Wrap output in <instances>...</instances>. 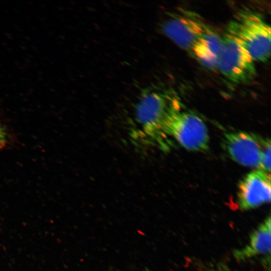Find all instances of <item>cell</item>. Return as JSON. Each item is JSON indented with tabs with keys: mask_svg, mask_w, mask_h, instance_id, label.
<instances>
[{
	"mask_svg": "<svg viewBox=\"0 0 271 271\" xmlns=\"http://www.w3.org/2000/svg\"><path fill=\"white\" fill-rule=\"evenodd\" d=\"M167 136L190 151H204L208 147L207 127L201 118L191 112L181 110L175 114L169 124Z\"/></svg>",
	"mask_w": 271,
	"mask_h": 271,
	"instance_id": "277c9868",
	"label": "cell"
},
{
	"mask_svg": "<svg viewBox=\"0 0 271 271\" xmlns=\"http://www.w3.org/2000/svg\"><path fill=\"white\" fill-rule=\"evenodd\" d=\"M270 217L268 216L251 234L248 243L234 251V257L243 260L259 254L270 253Z\"/></svg>",
	"mask_w": 271,
	"mask_h": 271,
	"instance_id": "ba28073f",
	"label": "cell"
},
{
	"mask_svg": "<svg viewBox=\"0 0 271 271\" xmlns=\"http://www.w3.org/2000/svg\"><path fill=\"white\" fill-rule=\"evenodd\" d=\"M270 173L257 169L240 182L237 194L238 204L243 210L256 208L270 200Z\"/></svg>",
	"mask_w": 271,
	"mask_h": 271,
	"instance_id": "52a82bcc",
	"label": "cell"
},
{
	"mask_svg": "<svg viewBox=\"0 0 271 271\" xmlns=\"http://www.w3.org/2000/svg\"><path fill=\"white\" fill-rule=\"evenodd\" d=\"M181 110L179 98L171 91L148 89L141 96L134 110L137 123L133 135L145 142L166 147L167 129L173 117Z\"/></svg>",
	"mask_w": 271,
	"mask_h": 271,
	"instance_id": "6da1fadb",
	"label": "cell"
},
{
	"mask_svg": "<svg viewBox=\"0 0 271 271\" xmlns=\"http://www.w3.org/2000/svg\"><path fill=\"white\" fill-rule=\"evenodd\" d=\"M7 141V137L6 132L0 122V150L6 146Z\"/></svg>",
	"mask_w": 271,
	"mask_h": 271,
	"instance_id": "30bf717a",
	"label": "cell"
},
{
	"mask_svg": "<svg viewBox=\"0 0 271 271\" xmlns=\"http://www.w3.org/2000/svg\"><path fill=\"white\" fill-rule=\"evenodd\" d=\"M222 49V39L210 28L196 42L191 52L205 66L217 68Z\"/></svg>",
	"mask_w": 271,
	"mask_h": 271,
	"instance_id": "9c48e42d",
	"label": "cell"
},
{
	"mask_svg": "<svg viewBox=\"0 0 271 271\" xmlns=\"http://www.w3.org/2000/svg\"><path fill=\"white\" fill-rule=\"evenodd\" d=\"M227 32L233 35L254 61L264 62L270 54V27L258 13L249 10L238 12Z\"/></svg>",
	"mask_w": 271,
	"mask_h": 271,
	"instance_id": "7a4b0ae2",
	"label": "cell"
},
{
	"mask_svg": "<svg viewBox=\"0 0 271 271\" xmlns=\"http://www.w3.org/2000/svg\"><path fill=\"white\" fill-rule=\"evenodd\" d=\"M217 68L228 80L238 84L253 79L256 71L254 61L239 42L226 31Z\"/></svg>",
	"mask_w": 271,
	"mask_h": 271,
	"instance_id": "3957f363",
	"label": "cell"
},
{
	"mask_svg": "<svg viewBox=\"0 0 271 271\" xmlns=\"http://www.w3.org/2000/svg\"><path fill=\"white\" fill-rule=\"evenodd\" d=\"M214 271H234L230 270L229 268H227L226 266L221 265H219Z\"/></svg>",
	"mask_w": 271,
	"mask_h": 271,
	"instance_id": "8fae6325",
	"label": "cell"
},
{
	"mask_svg": "<svg viewBox=\"0 0 271 271\" xmlns=\"http://www.w3.org/2000/svg\"><path fill=\"white\" fill-rule=\"evenodd\" d=\"M223 140L224 148L233 160L258 169L264 149L270 143L268 139L244 131L226 133Z\"/></svg>",
	"mask_w": 271,
	"mask_h": 271,
	"instance_id": "8992f818",
	"label": "cell"
},
{
	"mask_svg": "<svg viewBox=\"0 0 271 271\" xmlns=\"http://www.w3.org/2000/svg\"><path fill=\"white\" fill-rule=\"evenodd\" d=\"M209 28L197 14L189 11L173 14L162 26L163 33L175 44L191 52L196 42Z\"/></svg>",
	"mask_w": 271,
	"mask_h": 271,
	"instance_id": "5b68a950",
	"label": "cell"
}]
</instances>
